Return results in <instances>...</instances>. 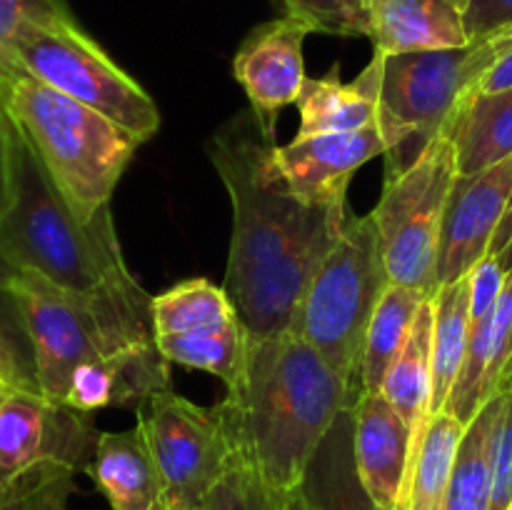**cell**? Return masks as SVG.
I'll return each instance as SVG.
<instances>
[{
  "label": "cell",
  "instance_id": "obj_40",
  "mask_svg": "<svg viewBox=\"0 0 512 510\" xmlns=\"http://www.w3.org/2000/svg\"><path fill=\"white\" fill-rule=\"evenodd\" d=\"M273 510H313V508H310L308 495H305L303 485H300V488L290 490V493L280 495V498H273Z\"/></svg>",
  "mask_w": 512,
  "mask_h": 510
},
{
  "label": "cell",
  "instance_id": "obj_20",
  "mask_svg": "<svg viewBox=\"0 0 512 510\" xmlns=\"http://www.w3.org/2000/svg\"><path fill=\"white\" fill-rule=\"evenodd\" d=\"M88 475L110 510H155L163 503V478L138 428L100 433Z\"/></svg>",
  "mask_w": 512,
  "mask_h": 510
},
{
  "label": "cell",
  "instance_id": "obj_41",
  "mask_svg": "<svg viewBox=\"0 0 512 510\" xmlns=\"http://www.w3.org/2000/svg\"><path fill=\"white\" fill-rule=\"evenodd\" d=\"M512 240V195H510V203H508V210H505V218L503 223H500L498 233H495V240L493 245H490V255H500L505 250V245H508Z\"/></svg>",
  "mask_w": 512,
  "mask_h": 510
},
{
  "label": "cell",
  "instance_id": "obj_28",
  "mask_svg": "<svg viewBox=\"0 0 512 510\" xmlns=\"http://www.w3.org/2000/svg\"><path fill=\"white\" fill-rule=\"evenodd\" d=\"M235 318L238 315L225 288L205 278L183 280L150 298V325L155 338L215 328Z\"/></svg>",
  "mask_w": 512,
  "mask_h": 510
},
{
  "label": "cell",
  "instance_id": "obj_35",
  "mask_svg": "<svg viewBox=\"0 0 512 510\" xmlns=\"http://www.w3.org/2000/svg\"><path fill=\"white\" fill-rule=\"evenodd\" d=\"M512 505V390L505 393L493 438V498L490 510H508Z\"/></svg>",
  "mask_w": 512,
  "mask_h": 510
},
{
  "label": "cell",
  "instance_id": "obj_43",
  "mask_svg": "<svg viewBox=\"0 0 512 510\" xmlns=\"http://www.w3.org/2000/svg\"><path fill=\"white\" fill-rule=\"evenodd\" d=\"M495 258L500 260V265H503L505 270H512V240L508 245H505V250L500 255H495Z\"/></svg>",
  "mask_w": 512,
  "mask_h": 510
},
{
  "label": "cell",
  "instance_id": "obj_6",
  "mask_svg": "<svg viewBox=\"0 0 512 510\" xmlns=\"http://www.w3.org/2000/svg\"><path fill=\"white\" fill-rule=\"evenodd\" d=\"M390 285L373 215L348 218L343 235L315 270L293 333L313 345L355 390L375 308ZM363 393V390H360Z\"/></svg>",
  "mask_w": 512,
  "mask_h": 510
},
{
  "label": "cell",
  "instance_id": "obj_8",
  "mask_svg": "<svg viewBox=\"0 0 512 510\" xmlns=\"http://www.w3.org/2000/svg\"><path fill=\"white\" fill-rule=\"evenodd\" d=\"M455 178L458 153L450 135L430 143L410 168L385 175L383 195L370 215L378 225L390 283L413 285L430 298L438 293L440 230Z\"/></svg>",
  "mask_w": 512,
  "mask_h": 510
},
{
  "label": "cell",
  "instance_id": "obj_1",
  "mask_svg": "<svg viewBox=\"0 0 512 510\" xmlns=\"http://www.w3.org/2000/svg\"><path fill=\"white\" fill-rule=\"evenodd\" d=\"M253 110L210 140V160L233 205L225 293L250 335L293 333L315 270L348 223V205H310L288 190Z\"/></svg>",
  "mask_w": 512,
  "mask_h": 510
},
{
  "label": "cell",
  "instance_id": "obj_2",
  "mask_svg": "<svg viewBox=\"0 0 512 510\" xmlns=\"http://www.w3.org/2000/svg\"><path fill=\"white\" fill-rule=\"evenodd\" d=\"M215 413L233 458L258 473L273 498L300 488L315 450L355 390L295 333L250 335L245 363Z\"/></svg>",
  "mask_w": 512,
  "mask_h": 510
},
{
  "label": "cell",
  "instance_id": "obj_36",
  "mask_svg": "<svg viewBox=\"0 0 512 510\" xmlns=\"http://www.w3.org/2000/svg\"><path fill=\"white\" fill-rule=\"evenodd\" d=\"M505 280H508V270L500 265L495 255H485L470 270V315H473V323L483 320L495 308V303L503 295Z\"/></svg>",
  "mask_w": 512,
  "mask_h": 510
},
{
  "label": "cell",
  "instance_id": "obj_22",
  "mask_svg": "<svg viewBox=\"0 0 512 510\" xmlns=\"http://www.w3.org/2000/svg\"><path fill=\"white\" fill-rule=\"evenodd\" d=\"M433 298L420 305L403 350L390 365L380 393L398 408L413 430V455L430 423L433 403Z\"/></svg>",
  "mask_w": 512,
  "mask_h": 510
},
{
  "label": "cell",
  "instance_id": "obj_3",
  "mask_svg": "<svg viewBox=\"0 0 512 510\" xmlns=\"http://www.w3.org/2000/svg\"><path fill=\"white\" fill-rule=\"evenodd\" d=\"M0 250L20 270L38 273L93 305L130 343L155 340L150 298L125 265L110 208L80 220L18 133L15 198L0 220Z\"/></svg>",
  "mask_w": 512,
  "mask_h": 510
},
{
  "label": "cell",
  "instance_id": "obj_27",
  "mask_svg": "<svg viewBox=\"0 0 512 510\" xmlns=\"http://www.w3.org/2000/svg\"><path fill=\"white\" fill-rule=\"evenodd\" d=\"M505 393L490 400L465 428L450 475L445 510H490L493 498V438Z\"/></svg>",
  "mask_w": 512,
  "mask_h": 510
},
{
  "label": "cell",
  "instance_id": "obj_5",
  "mask_svg": "<svg viewBox=\"0 0 512 510\" xmlns=\"http://www.w3.org/2000/svg\"><path fill=\"white\" fill-rule=\"evenodd\" d=\"M512 48V25L458 48L385 55L378 125L388 143L385 175L400 173L450 135L485 75Z\"/></svg>",
  "mask_w": 512,
  "mask_h": 510
},
{
  "label": "cell",
  "instance_id": "obj_30",
  "mask_svg": "<svg viewBox=\"0 0 512 510\" xmlns=\"http://www.w3.org/2000/svg\"><path fill=\"white\" fill-rule=\"evenodd\" d=\"M0 380L13 390L40 393L33 345L10 290H0Z\"/></svg>",
  "mask_w": 512,
  "mask_h": 510
},
{
  "label": "cell",
  "instance_id": "obj_14",
  "mask_svg": "<svg viewBox=\"0 0 512 510\" xmlns=\"http://www.w3.org/2000/svg\"><path fill=\"white\" fill-rule=\"evenodd\" d=\"M388 153L380 125L293 138L273 148V163L293 195L310 205H348V185L368 160Z\"/></svg>",
  "mask_w": 512,
  "mask_h": 510
},
{
  "label": "cell",
  "instance_id": "obj_11",
  "mask_svg": "<svg viewBox=\"0 0 512 510\" xmlns=\"http://www.w3.org/2000/svg\"><path fill=\"white\" fill-rule=\"evenodd\" d=\"M98 438L90 413L13 390L0 403V493L45 463L88 473Z\"/></svg>",
  "mask_w": 512,
  "mask_h": 510
},
{
  "label": "cell",
  "instance_id": "obj_46",
  "mask_svg": "<svg viewBox=\"0 0 512 510\" xmlns=\"http://www.w3.org/2000/svg\"><path fill=\"white\" fill-rule=\"evenodd\" d=\"M155 510H170V508H168V505H165V503H160L158 508H155Z\"/></svg>",
  "mask_w": 512,
  "mask_h": 510
},
{
  "label": "cell",
  "instance_id": "obj_16",
  "mask_svg": "<svg viewBox=\"0 0 512 510\" xmlns=\"http://www.w3.org/2000/svg\"><path fill=\"white\" fill-rule=\"evenodd\" d=\"M163 390H170V363L150 340L80 365L70 378L63 405L80 413L100 408L138 410Z\"/></svg>",
  "mask_w": 512,
  "mask_h": 510
},
{
  "label": "cell",
  "instance_id": "obj_4",
  "mask_svg": "<svg viewBox=\"0 0 512 510\" xmlns=\"http://www.w3.org/2000/svg\"><path fill=\"white\" fill-rule=\"evenodd\" d=\"M15 130L25 140L60 198L80 220L110 208L115 185L138 150V140L100 115L20 70L0 90Z\"/></svg>",
  "mask_w": 512,
  "mask_h": 510
},
{
  "label": "cell",
  "instance_id": "obj_21",
  "mask_svg": "<svg viewBox=\"0 0 512 510\" xmlns=\"http://www.w3.org/2000/svg\"><path fill=\"white\" fill-rule=\"evenodd\" d=\"M355 403L338 415L308 465L303 490L313 510H385L370 498L355 463Z\"/></svg>",
  "mask_w": 512,
  "mask_h": 510
},
{
  "label": "cell",
  "instance_id": "obj_24",
  "mask_svg": "<svg viewBox=\"0 0 512 510\" xmlns=\"http://www.w3.org/2000/svg\"><path fill=\"white\" fill-rule=\"evenodd\" d=\"M433 403L430 415L445 410L453 385L468 355L473 315H470V273L443 285L433 295Z\"/></svg>",
  "mask_w": 512,
  "mask_h": 510
},
{
  "label": "cell",
  "instance_id": "obj_9",
  "mask_svg": "<svg viewBox=\"0 0 512 510\" xmlns=\"http://www.w3.org/2000/svg\"><path fill=\"white\" fill-rule=\"evenodd\" d=\"M28 328L40 393L65 403L70 378L80 365L133 348L98 310L65 293L38 273L23 270L10 288Z\"/></svg>",
  "mask_w": 512,
  "mask_h": 510
},
{
  "label": "cell",
  "instance_id": "obj_42",
  "mask_svg": "<svg viewBox=\"0 0 512 510\" xmlns=\"http://www.w3.org/2000/svg\"><path fill=\"white\" fill-rule=\"evenodd\" d=\"M23 273V270L18 268V265L13 263V260L8 258V255L0 250V290H10L13 288V283L18 280V275Z\"/></svg>",
  "mask_w": 512,
  "mask_h": 510
},
{
  "label": "cell",
  "instance_id": "obj_44",
  "mask_svg": "<svg viewBox=\"0 0 512 510\" xmlns=\"http://www.w3.org/2000/svg\"><path fill=\"white\" fill-rule=\"evenodd\" d=\"M10 393H13V388H8V385H5V383H3V380H0V403H3V400H5V398H8V395H10Z\"/></svg>",
  "mask_w": 512,
  "mask_h": 510
},
{
  "label": "cell",
  "instance_id": "obj_37",
  "mask_svg": "<svg viewBox=\"0 0 512 510\" xmlns=\"http://www.w3.org/2000/svg\"><path fill=\"white\" fill-rule=\"evenodd\" d=\"M15 150H18V130L0 95V220L5 218L15 198Z\"/></svg>",
  "mask_w": 512,
  "mask_h": 510
},
{
  "label": "cell",
  "instance_id": "obj_7",
  "mask_svg": "<svg viewBox=\"0 0 512 510\" xmlns=\"http://www.w3.org/2000/svg\"><path fill=\"white\" fill-rule=\"evenodd\" d=\"M20 70L68 98L98 110L138 143L160 128L158 105L70 18L33 25L18 43Z\"/></svg>",
  "mask_w": 512,
  "mask_h": 510
},
{
  "label": "cell",
  "instance_id": "obj_10",
  "mask_svg": "<svg viewBox=\"0 0 512 510\" xmlns=\"http://www.w3.org/2000/svg\"><path fill=\"white\" fill-rule=\"evenodd\" d=\"M163 478L170 510L203 505L233 465L228 435L215 408H200L173 390L138 408V425Z\"/></svg>",
  "mask_w": 512,
  "mask_h": 510
},
{
  "label": "cell",
  "instance_id": "obj_34",
  "mask_svg": "<svg viewBox=\"0 0 512 510\" xmlns=\"http://www.w3.org/2000/svg\"><path fill=\"white\" fill-rule=\"evenodd\" d=\"M208 510H273V495L253 468L233 458L228 473L210 490Z\"/></svg>",
  "mask_w": 512,
  "mask_h": 510
},
{
  "label": "cell",
  "instance_id": "obj_45",
  "mask_svg": "<svg viewBox=\"0 0 512 510\" xmlns=\"http://www.w3.org/2000/svg\"><path fill=\"white\" fill-rule=\"evenodd\" d=\"M180 510H208V503H203V505H190V508H180Z\"/></svg>",
  "mask_w": 512,
  "mask_h": 510
},
{
  "label": "cell",
  "instance_id": "obj_31",
  "mask_svg": "<svg viewBox=\"0 0 512 510\" xmlns=\"http://www.w3.org/2000/svg\"><path fill=\"white\" fill-rule=\"evenodd\" d=\"M70 18L65 0H0V90L20 73L18 43L33 25Z\"/></svg>",
  "mask_w": 512,
  "mask_h": 510
},
{
  "label": "cell",
  "instance_id": "obj_17",
  "mask_svg": "<svg viewBox=\"0 0 512 510\" xmlns=\"http://www.w3.org/2000/svg\"><path fill=\"white\" fill-rule=\"evenodd\" d=\"M512 390V270L495 308L470 330L468 355L443 413L468 428L498 395Z\"/></svg>",
  "mask_w": 512,
  "mask_h": 510
},
{
  "label": "cell",
  "instance_id": "obj_18",
  "mask_svg": "<svg viewBox=\"0 0 512 510\" xmlns=\"http://www.w3.org/2000/svg\"><path fill=\"white\" fill-rule=\"evenodd\" d=\"M468 0H373L368 5L373 50L383 55L458 48L470 43Z\"/></svg>",
  "mask_w": 512,
  "mask_h": 510
},
{
  "label": "cell",
  "instance_id": "obj_19",
  "mask_svg": "<svg viewBox=\"0 0 512 510\" xmlns=\"http://www.w3.org/2000/svg\"><path fill=\"white\" fill-rule=\"evenodd\" d=\"M385 55L373 50L363 73L350 83L333 70L325 78H308L298 95L300 128L295 138L325 133H350L378 123L380 88H383Z\"/></svg>",
  "mask_w": 512,
  "mask_h": 510
},
{
  "label": "cell",
  "instance_id": "obj_47",
  "mask_svg": "<svg viewBox=\"0 0 512 510\" xmlns=\"http://www.w3.org/2000/svg\"><path fill=\"white\" fill-rule=\"evenodd\" d=\"M360 3H363V5H365V8H368V5H370V3H373V0H360Z\"/></svg>",
  "mask_w": 512,
  "mask_h": 510
},
{
  "label": "cell",
  "instance_id": "obj_23",
  "mask_svg": "<svg viewBox=\"0 0 512 510\" xmlns=\"http://www.w3.org/2000/svg\"><path fill=\"white\" fill-rule=\"evenodd\" d=\"M458 173L473 175L512 158V88L475 95L450 130Z\"/></svg>",
  "mask_w": 512,
  "mask_h": 510
},
{
  "label": "cell",
  "instance_id": "obj_26",
  "mask_svg": "<svg viewBox=\"0 0 512 510\" xmlns=\"http://www.w3.org/2000/svg\"><path fill=\"white\" fill-rule=\"evenodd\" d=\"M463 433L465 425L453 415L438 413L430 418L410 463L408 485L398 505H403L405 510H445L450 475Z\"/></svg>",
  "mask_w": 512,
  "mask_h": 510
},
{
  "label": "cell",
  "instance_id": "obj_48",
  "mask_svg": "<svg viewBox=\"0 0 512 510\" xmlns=\"http://www.w3.org/2000/svg\"><path fill=\"white\" fill-rule=\"evenodd\" d=\"M508 510H512V505H510V508H508Z\"/></svg>",
  "mask_w": 512,
  "mask_h": 510
},
{
  "label": "cell",
  "instance_id": "obj_13",
  "mask_svg": "<svg viewBox=\"0 0 512 510\" xmlns=\"http://www.w3.org/2000/svg\"><path fill=\"white\" fill-rule=\"evenodd\" d=\"M512 195V158L473 175L455 178L440 230L435 283L465 278L485 255L505 218Z\"/></svg>",
  "mask_w": 512,
  "mask_h": 510
},
{
  "label": "cell",
  "instance_id": "obj_32",
  "mask_svg": "<svg viewBox=\"0 0 512 510\" xmlns=\"http://www.w3.org/2000/svg\"><path fill=\"white\" fill-rule=\"evenodd\" d=\"M75 490L78 485L73 468L45 463L0 493V510H65Z\"/></svg>",
  "mask_w": 512,
  "mask_h": 510
},
{
  "label": "cell",
  "instance_id": "obj_15",
  "mask_svg": "<svg viewBox=\"0 0 512 510\" xmlns=\"http://www.w3.org/2000/svg\"><path fill=\"white\" fill-rule=\"evenodd\" d=\"M353 418L360 480L380 508L395 510L413 463V430L383 393H360Z\"/></svg>",
  "mask_w": 512,
  "mask_h": 510
},
{
  "label": "cell",
  "instance_id": "obj_33",
  "mask_svg": "<svg viewBox=\"0 0 512 510\" xmlns=\"http://www.w3.org/2000/svg\"><path fill=\"white\" fill-rule=\"evenodd\" d=\"M288 15H295L313 33L370 38V15L360 0H283Z\"/></svg>",
  "mask_w": 512,
  "mask_h": 510
},
{
  "label": "cell",
  "instance_id": "obj_12",
  "mask_svg": "<svg viewBox=\"0 0 512 510\" xmlns=\"http://www.w3.org/2000/svg\"><path fill=\"white\" fill-rule=\"evenodd\" d=\"M313 33L308 23L295 15H280L258 25L240 43L233 58V75L248 95L260 130L275 143L278 118L283 108L298 103L305 80V38Z\"/></svg>",
  "mask_w": 512,
  "mask_h": 510
},
{
  "label": "cell",
  "instance_id": "obj_25",
  "mask_svg": "<svg viewBox=\"0 0 512 510\" xmlns=\"http://www.w3.org/2000/svg\"><path fill=\"white\" fill-rule=\"evenodd\" d=\"M428 298L430 295L425 290L413 288V285L390 283L385 288L373 320H370L368 335H365L363 360H360V390L363 393L383 390L385 375L403 350L420 305Z\"/></svg>",
  "mask_w": 512,
  "mask_h": 510
},
{
  "label": "cell",
  "instance_id": "obj_29",
  "mask_svg": "<svg viewBox=\"0 0 512 510\" xmlns=\"http://www.w3.org/2000/svg\"><path fill=\"white\" fill-rule=\"evenodd\" d=\"M248 338L250 333L245 330V325L235 318L225 325H215V328L163 335V338H155V345L170 365L178 363L185 368L203 370V373L223 380L228 388L243 368Z\"/></svg>",
  "mask_w": 512,
  "mask_h": 510
},
{
  "label": "cell",
  "instance_id": "obj_39",
  "mask_svg": "<svg viewBox=\"0 0 512 510\" xmlns=\"http://www.w3.org/2000/svg\"><path fill=\"white\" fill-rule=\"evenodd\" d=\"M510 88H512V48L493 65V68H490V73L485 75L478 93L493 95V93H503V90H510Z\"/></svg>",
  "mask_w": 512,
  "mask_h": 510
},
{
  "label": "cell",
  "instance_id": "obj_38",
  "mask_svg": "<svg viewBox=\"0 0 512 510\" xmlns=\"http://www.w3.org/2000/svg\"><path fill=\"white\" fill-rule=\"evenodd\" d=\"M512 25V0H468L465 28L468 38H483Z\"/></svg>",
  "mask_w": 512,
  "mask_h": 510
}]
</instances>
